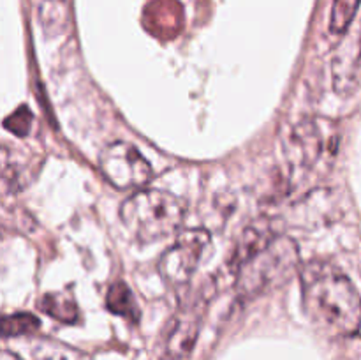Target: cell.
I'll return each instance as SVG.
<instances>
[{"instance_id":"obj_1","label":"cell","mask_w":361,"mask_h":360,"mask_svg":"<svg viewBox=\"0 0 361 360\" xmlns=\"http://www.w3.org/2000/svg\"><path fill=\"white\" fill-rule=\"evenodd\" d=\"M300 277L303 306L314 323L341 337L360 330L361 296L348 275L328 263H309Z\"/></svg>"},{"instance_id":"obj_2","label":"cell","mask_w":361,"mask_h":360,"mask_svg":"<svg viewBox=\"0 0 361 360\" xmlns=\"http://www.w3.org/2000/svg\"><path fill=\"white\" fill-rule=\"evenodd\" d=\"M185 201L161 189H140L120 207L123 228L134 240L152 244L180 232L185 219Z\"/></svg>"},{"instance_id":"obj_3","label":"cell","mask_w":361,"mask_h":360,"mask_svg":"<svg viewBox=\"0 0 361 360\" xmlns=\"http://www.w3.org/2000/svg\"><path fill=\"white\" fill-rule=\"evenodd\" d=\"M298 265L300 253L295 240L277 235L236 272L238 295L254 299L286 284L296 274Z\"/></svg>"},{"instance_id":"obj_4","label":"cell","mask_w":361,"mask_h":360,"mask_svg":"<svg viewBox=\"0 0 361 360\" xmlns=\"http://www.w3.org/2000/svg\"><path fill=\"white\" fill-rule=\"evenodd\" d=\"M210 249V233L203 228H190L180 233L175 242L161 254L157 270L164 284L180 288L196 274L201 260Z\"/></svg>"},{"instance_id":"obj_5","label":"cell","mask_w":361,"mask_h":360,"mask_svg":"<svg viewBox=\"0 0 361 360\" xmlns=\"http://www.w3.org/2000/svg\"><path fill=\"white\" fill-rule=\"evenodd\" d=\"M102 176L120 191L143 189L152 179L154 169L140 150L129 141H113L99 155Z\"/></svg>"},{"instance_id":"obj_6","label":"cell","mask_w":361,"mask_h":360,"mask_svg":"<svg viewBox=\"0 0 361 360\" xmlns=\"http://www.w3.org/2000/svg\"><path fill=\"white\" fill-rule=\"evenodd\" d=\"M337 140L334 124L323 119H307L293 127L284 145L286 155L296 168H312L326 152L335 154Z\"/></svg>"},{"instance_id":"obj_7","label":"cell","mask_w":361,"mask_h":360,"mask_svg":"<svg viewBox=\"0 0 361 360\" xmlns=\"http://www.w3.org/2000/svg\"><path fill=\"white\" fill-rule=\"evenodd\" d=\"M204 300L200 296L183 304L173 316L169 332L166 335L162 360H189L200 335L204 314Z\"/></svg>"},{"instance_id":"obj_8","label":"cell","mask_w":361,"mask_h":360,"mask_svg":"<svg viewBox=\"0 0 361 360\" xmlns=\"http://www.w3.org/2000/svg\"><path fill=\"white\" fill-rule=\"evenodd\" d=\"M361 67V42L358 39H348L338 46L331 64L335 92L348 95L355 90L358 83Z\"/></svg>"},{"instance_id":"obj_9","label":"cell","mask_w":361,"mask_h":360,"mask_svg":"<svg viewBox=\"0 0 361 360\" xmlns=\"http://www.w3.org/2000/svg\"><path fill=\"white\" fill-rule=\"evenodd\" d=\"M13 353L21 360H85L80 352L59 341L37 335L14 339Z\"/></svg>"},{"instance_id":"obj_10","label":"cell","mask_w":361,"mask_h":360,"mask_svg":"<svg viewBox=\"0 0 361 360\" xmlns=\"http://www.w3.org/2000/svg\"><path fill=\"white\" fill-rule=\"evenodd\" d=\"M275 232L270 226V222H252L250 226H247L243 229V233L240 235L238 242L233 247L231 256L228 260V268L236 274L250 258L256 256L263 247H267L271 240L275 239Z\"/></svg>"},{"instance_id":"obj_11","label":"cell","mask_w":361,"mask_h":360,"mask_svg":"<svg viewBox=\"0 0 361 360\" xmlns=\"http://www.w3.org/2000/svg\"><path fill=\"white\" fill-rule=\"evenodd\" d=\"M39 309L62 323H74L78 320V306L69 293H46L39 300Z\"/></svg>"},{"instance_id":"obj_12","label":"cell","mask_w":361,"mask_h":360,"mask_svg":"<svg viewBox=\"0 0 361 360\" xmlns=\"http://www.w3.org/2000/svg\"><path fill=\"white\" fill-rule=\"evenodd\" d=\"M106 306L111 313L120 314V316H127L136 320L137 318V309L136 302H134V296L130 293L129 286L123 284V282H116L109 288L108 296H106Z\"/></svg>"},{"instance_id":"obj_13","label":"cell","mask_w":361,"mask_h":360,"mask_svg":"<svg viewBox=\"0 0 361 360\" xmlns=\"http://www.w3.org/2000/svg\"><path fill=\"white\" fill-rule=\"evenodd\" d=\"M41 23L48 32L59 34L63 30L69 20V13H67V0H42L41 9Z\"/></svg>"},{"instance_id":"obj_14","label":"cell","mask_w":361,"mask_h":360,"mask_svg":"<svg viewBox=\"0 0 361 360\" xmlns=\"http://www.w3.org/2000/svg\"><path fill=\"white\" fill-rule=\"evenodd\" d=\"M4 337L6 339H18L34 335L39 330V320L32 314L18 313L4 318Z\"/></svg>"},{"instance_id":"obj_15","label":"cell","mask_w":361,"mask_h":360,"mask_svg":"<svg viewBox=\"0 0 361 360\" xmlns=\"http://www.w3.org/2000/svg\"><path fill=\"white\" fill-rule=\"evenodd\" d=\"M360 0H334L330 14V30L334 34H344L355 20Z\"/></svg>"},{"instance_id":"obj_16","label":"cell","mask_w":361,"mask_h":360,"mask_svg":"<svg viewBox=\"0 0 361 360\" xmlns=\"http://www.w3.org/2000/svg\"><path fill=\"white\" fill-rule=\"evenodd\" d=\"M32 122H34V115H32V112L25 108V106H21L20 109H16V112L11 113V115L7 116L4 126H6L7 131L16 134V136L25 138L28 133H30Z\"/></svg>"}]
</instances>
